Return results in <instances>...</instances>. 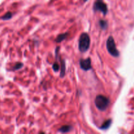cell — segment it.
Segmentation results:
<instances>
[{
    "mask_svg": "<svg viewBox=\"0 0 134 134\" xmlns=\"http://www.w3.org/2000/svg\"><path fill=\"white\" fill-rule=\"evenodd\" d=\"M23 65H24V64H22V63H21V62L16 63V64L14 65V67H13V69H12V70H13V71L18 70V69H21V68L23 67Z\"/></svg>",
    "mask_w": 134,
    "mask_h": 134,
    "instance_id": "cell-12",
    "label": "cell"
},
{
    "mask_svg": "<svg viewBox=\"0 0 134 134\" xmlns=\"http://www.w3.org/2000/svg\"><path fill=\"white\" fill-rule=\"evenodd\" d=\"M95 105L97 108L101 111H104L108 108L110 104V99L105 96L99 94L95 98Z\"/></svg>",
    "mask_w": 134,
    "mask_h": 134,
    "instance_id": "cell-2",
    "label": "cell"
},
{
    "mask_svg": "<svg viewBox=\"0 0 134 134\" xmlns=\"http://www.w3.org/2000/svg\"><path fill=\"white\" fill-rule=\"evenodd\" d=\"M111 124H112V120L111 119H107V120H105L103 123V124L99 128L101 130H107L108 128H110V126H111Z\"/></svg>",
    "mask_w": 134,
    "mask_h": 134,
    "instance_id": "cell-9",
    "label": "cell"
},
{
    "mask_svg": "<svg viewBox=\"0 0 134 134\" xmlns=\"http://www.w3.org/2000/svg\"><path fill=\"white\" fill-rule=\"evenodd\" d=\"M59 49H60V47H58L57 48H56V56L57 58H58V60H60V67H61V71H60V77H64L65 76V69H66V68H65V62L64 60L61 59L60 58H59Z\"/></svg>",
    "mask_w": 134,
    "mask_h": 134,
    "instance_id": "cell-6",
    "label": "cell"
},
{
    "mask_svg": "<svg viewBox=\"0 0 134 134\" xmlns=\"http://www.w3.org/2000/svg\"><path fill=\"white\" fill-rule=\"evenodd\" d=\"M90 45V35L87 33H82L79 39V50L81 52H86L88 51Z\"/></svg>",
    "mask_w": 134,
    "mask_h": 134,
    "instance_id": "cell-1",
    "label": "cell"
},
{
    "mask_svg": "<svg viewBox=\"0 0 134 134\" xmlns=\"http://www.w3.org/2000/svg\"><path fill=\"white\" fill-rule=\"evenodd\" d=\"M106 47H107L109 53L112 56L118 58L120 56V52L116 48V43L113 36H109L107 39V42H106Z\"/></svg>",
    "mask_w": 134,
    "mask_h": 134,
    "instance_id": "cell-3",
    "label": "cell"
},
{
    "mask_svg": "<svg viewBox=\"0 0 134 134\" xmlns=\"http://www.w3.org/2000/svg\"><path fill=\"white\" fill-rule=\"evenodd\" d=\"M72 129H73L72 126L64 125L63 126H62L61 128H59L58 132H61V133H68V132H69Z\"/></svg>",
    "mask_w": 134,
    "mask_h": 134,
    "instance_id": "cell-7",
    "label": "cell"
},
{
    "mask_svg": "<svg viewBox=\"0 0 134 134\" xmlns=\"http://www.w3.org/2000/svg\"><path fill=\"white\" fill-rule=\"evenodd\" d=\"M79 65L81 69L85 71L90 70L92 68L90 58H87L86 59H81L79 61Z\"/></svg>",
    "mask_w": 134,
    "mask_h": 134,
    "instance_id": "cell-5",
    "label": "cell"
},
{
    "mask_svg": "<svg viewBox=\"0 0 134 134\" xmlns=\"http://www.w3.org/2000/svg\"><path fill=\"white\" fill-rule=\"evenodd\" d=\"M68 35H69V33L68 32H65L64 33V34H60V35H58V37H56V42H57V43H61L62 41L65 40V39L68 37Z\"/></svg>",
    "mask_w": 134,
    "mask_h": 134,
    "instance_id": "cell-8",
    "label": "cell"
},
{
    "mask_svg": "<svg viewBox=\"0 0 134 134\" xmlns=\"http://www.w3.org/2000/svg\"><path fill=\"white\" fill-rule=\"evenodd\" d=\"M93 10L94 12H101L103 15H106L108 13V8L103 0H96L93 6Z\"/></svg>",
    "mask_w": 134,
    "mask_h": 134,
    "instance_id": "cell-4",
    "label": "cell"
},
{
    "mask_svg": "<svg viewBox=\"0 0 134 134\" xmlns=\"http://www.w3.org/2000/svg\"><path fill=\"white\" fill-rule=\"evenodd\" d=\"M99 25L102 30H105L108 27V22L105 20H100L99 21Z\"/></svg>",
    "mask_w": 134,
    "mask_h": 134,
    "instance_id": "cell-10",
    "label": "cell"
},
{
    "mask_svg": "<svg viewBox=\"0 0 134 134\" xmlns=\"http://www.w3.org/2000/svg\"><path fill=\"white\" fill-rule=\"evenodd\" d=\"M12 16H13V14H12L11 12H7V13L5 15L3 16L1 18L3 20H7L10 19V18H12Z\"/></svg>",
    "mask_w": 134,
    "mask_h": 134,
    "instance_id": "cell-11",
    "label": "cell"
},
{
    "mask_svg": "<svg viewBox=\"0 0 134 134\" xmlns=\"http://www.w3.org/2000/svg\"><path fill=\"white\" fill-rule=\"evenodd\" d=\"M87 1H88V0H84V1H85V2H86Z\"/></svg>",
    "mask_w": 134,
    "mask_h": 134,
    "instance_id": "cell-14",
    "label": "cell"
},
{
    "mask_svg": "<svg viewBox=\"0 0 134 134\" xmlns=\"http://www.w3.org/2000/svg\"><path fill=\"white\" fill-rule=\"evenodd\" d=\"M60 65H59V64L57 62H56L54 63V64H52V69H53V70L54 71H58L60 70Z\"/></svg>",
    "mask_w": 134,
    "mask_h": 134,
    "instance_id": "cell-13",
    "label": "cell"
}]
</instances>
